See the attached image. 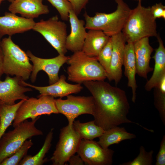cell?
I'll use <instances>...</instances> for the list:
<instances>
[{"label": "cell", "instance_id": "obj_24", "mask_svg": "<svg viewBox=\"0 0 165 165\" xmlns=\"http://www.w3.org/2000/svg\"><path fill=\"white\" fill-rule=\"evenodd\" d=\"M53 130V128H52L49 132L39 152L33 156L27 155L21 160L18 165H42L47 162V159L44 158L51 147Z\"/></svg>", "mask_w": 165, "mask_h": 165}, {"label": "cell", "instance_id": "obj_2", "mask_svg": "<svg viewBox=\"0 0 165 165\" xmlns=\"http://www.w3.org/2000/svg\"><path fill=\"white\" fill-rule=\"evenodd\" d=\"M156 20L153 17L150 6H143L141 1L131 9L121 32L126 42L134 43L145 37H156Z\"/></svg>", "mask_w": 165, "mask_h": 165}, {"label": "cell", "instance_id": "obj_15", "mask_svg": "<svg viewBox=\"0 0 165 165\" xmlns=\"http://www.w3.org/2000/svg\"><path fill=\"white\" fill-rule=\"evenodd\" d=\"M111 37L112 56L110 72L107 78L110 81L114 80L117 84L122 76V66L123 64L126 41L121 32Z\"/></svg>", "mask_w": 165, "mask_h": 165}, {"label": "cell", "instance_id": "obj_19", "mask_svg": "<svg viewBox=\"0 0 165 165\" xmlns=\"http://www.w3.org/2000/svg\"><path fill=\"white\" fill-rule=\"evenodd\" d=\"M43 0H15L11 2L8 9L11 13H19L22 17L32 19L49 13L48 6L42 3Z\"/></svg>", "mask_w": 165, "mask_h": 165}, {"label": "cell", "instance_id": "obj_10", "mask_svg": "<svg viewBox=\"0 0 165 165\" xmlns=\"http://www.w3.org/2000/svg\"><path fill=\"white\" fill-rule=\"evenodd\" d=\"M82 139L73 126L60 130L59 140L50 160L53 165H64L78 149Z\"/></svg>", "mask_w": 165, "mask_h": 165}, {"label": "cell", "instance_id": "obj_33", "mask_svg": "<svg viewBox=\"0 0 165 165\" xmlns=\"http://www.w3.org/2000/svg\"><path fill=\"white\" fill-rule=\"evenodd\" d=\"M156 165H165V135L160 142L159 151L156 156Z\"/></svg>", "mask_w": 165, "mask_h": 165}, {"label": "cell", "instance_id": "obj_18", "mask_svg": "<svg viewBox=\"0 0 165 165\" xmlns=\"http://www.w3.org/2000/svg\"><path fill=\"white\" fill-rule=\"evenodd\" d=\"M149 38H144L133 43L136 73L145 79L148 73L153 70L150 66V61L154 49L149 44Z\"/></svg>", "mask_w": 165, "mask_h": 165}, {"label": "cell", "instance_id": "obj_21", "mask_svg": "<svg viewBox=\"0 0 165 165\" xmlns=\"http://www.w3.org/2000/svg\"><path fill=\"white\" fill-rule=\"evenodd\" d=\"M123 65L124 74L128 80V86L132 90V101L135 103L137 86L135 79L136 67L133 43L127 42L125 45Z\"/></svg>", "mask_w": 165, "mask_h": 165}, {"label": "cell", "instance_id": "obj_6", "mask_svg": "<svg viewBox=\"0 0 165 165\" xmlns=\"http://www.w3.org/2000/svg\"><path fill=\"white\" fill-rule=\"evenodd\" d=\"M40 118L39 116L31 121L26 120L2 135L0 140V163L12 155L26 140L43 135V132L35 125Z\"/></svg>", "mask_w": 165, "mask_h": 165}, {"label": "cell", "instance_id": "obj_25", "mask_svg": "<svg viewBox=\"0 0 165 165\" xmlns=\"http://www.w3.org/2000/svg\"><path fill=\"white\" fill-rule=\"evenodd\" d=\"M25 100H21L13 105L0 103V140L7 128L13 122L16 112L20 106Z\"/></svg>", "mask_w": 165, "mask_h": 165}, {"label": "cell", "instance_id": "obj_23", "mask_svg": "<svg viewBox=\"0 0 165 165\" xmlns=\"http://www.w3.org/2000/svg\"><path fill=\"white\" fill-rule=\"evenodd\" d=\"M136 137L135 134L127 132L124 127L116 126L105 130L99 137L97 142L102 148H108L112 145L118 144L123 140Z\"/></svg>", "mask_w": 165, "mask_h": 165}, {"label": "cell", "instance_id": "obj_8", "mask_svg": "<svg viewBox=\"0 0 165 165\" xmlns=\"http://www.w3.org/2000/svg\"><path fill=\"white\" fill-rule=\"evenodd\" d=\"M38 97H31L24 101L16 112L13 121L14 127L29 118L33 120L42 115L59 113L54 97L47 95L41 96Z\"/></svg>", "mask_w": 165, "mask_h": 165}, {"label": "cell", "instance_id": "obj_14", "mask_svg": "<svg viewBox=\"0 0 165 165\" xmlns=\"http://www.w3.org/2000/svg\"><path fill=\"white\" fill-rule=\"evenodd\" d=\"M21 82L24 86L32 88L38 91L40 94L38 97L47 95L61 98L72 94L78 93L83 88L80 84H73L67 82L66 76L64 75H61L57 82L47 86H36L27 83L23 80H21Z\"/></svg>", "mask_w": 165, "mask_h": 165}, {"label": "cell", "instance_id": "obj_16", "mask_svg": "<svg viewBox=\"0 0 165 165\" xmlns=\"http://www.w3.org/2000/svg\"><path fill=\"white\" fill-rule=\"evenodd\" d=\"M35 22L33 19L19 16L11 12H6L0 16V36H9L33 29Z\"/></svg>", "mask_w": 165, "mask_h": 165}, {"label": "cell", "instance_id": "obj_9", "mask_svg": "<svg viewBox=\"0 0 165 165\" xmlns=\"http://www.w3.org/2000/svg\"><path fill=\"white\" fill-rule=\"evenodd\" d=\"M67 99L61 98L55 99L56 108L58 113L64 115L67 118L68 125L73 126L75 118L82 114H89L93 116L94 103L92 96H74L71 94Z\"/></svg>", "mask_w": 165, "mask_h": 165}, {"label": "cell", "instance_id": "obj_4", "mask_svg": "<svg viewBox=\"0 0 165 165\" xmlns=\"http://www.w3.org/2000/svg\"><path fill=\"white\" fill-rule=\"evenodd\" d=\"M117 4L115 11L110 13L97 12L93 16L85 12L83 16L86 29L102 31L112 36L122 31L131 9L124 0H114Z\"/></svg>", "mask_w": 165, "mask_h": 165}, {"label": "cell", "instance_id": "obj_36", "mask_svg": "<svg viewBox=\"0 0 165 165\" xmlns=\"http://www.w3.org/2000/svg\"><path fill=\"white\" fill-rule=\"evenodd\" d=\"M1 41H0V78L2 75L4 74L3 67V54L1 46Z\"/></svg>", "mask_w": 165, "mask_h": 165}, {"label": "cell", "instance_id": "obj_41", "mask_svg": "<svg viewBox=\"0 0 165 165\" xmlns=\"http://www.w3.org/2000/svg\"><path fill=\"white\" fill-rule=\"evenodd\" d=\"M2 1H4V0H2Z\"/></svg>", "mask_w": 165, "mask_h": 165}, {"label": "cell", "instance_id": "obj_40", "mask_svg": "<svg viewBox=\"0 0 165 165\" xmlns=\"http://www.w3.org/2000/svg\"><path fill=\"white\" fill-rule=\"evenodd\" d=\"M1 37L0 36V41H1Z\"/></svg>", "mask_w": 165, "mask_h": 165}, {"label": "cell", "instance_id": "obj_38", "mask_svg": "<svg viewBox=\"0 0 165 165\" xmlns=\"http://www.w3.org/2000/svg\"><path fill=\"white\" fill-rule=\"evenodd\" d=\"M132 0L134 1H137L138 2H139V1H142L143 0Z\"/></svg>", "mask_w": 165, "mask_h": 165}, {"label": "cell", "instance_id": "obj_30", "mask_svg": "<svg viewBox=\"0 0 165 165\" xmlns=\"http://www.w3.org/2000/svg\"><path fill=\"white\" fill-rule=\"evenodd\" d=\"M154 104L159 112L162 123L165 125V91H162L156 87H154Z\"/></svg>", "mask_w": 165, "mask_h": 165}, {"label": "cell", "instance_id": "obj_29", "mask_svg": "<svg viewBox=\"0 0 165 165\" xmlns=\"http://www.w3.org/2000/svg\"><path fill=\"white\" fill-rule=\"evenodd\" d=\"M154 151L151 150L147 152L144 147L141 146L138 156L132 161H130L121 164L122 165H151L153 162Z\"/></svg>", "mask_w": 165, "mask_h": 165}, {"label": "cell", "instance_id": "obj_28", "mask_svg": "<svg viewBox=\"0 0 165 165\" xmlns=\"http://www.w3.org/2000/svg\"><path fill=\"white\" fill-rule=\"evenodd\" d=\"M112 52V44L110 37L107 43L97 57L98 62L106 72L107 76L110 72Z\"/></svg>", "mask_w": 165, "mask_h": 165}, {"label": "cell", "instance_id": "obj_5", "mask_svg": "<svg viewBox=\"0 0 165 165\" xmlns=\"http://www.w3.org/2000/svg\"><path fill=\"white\" fill-rule=\"evenodd\" d=\"M3 54V71L8 75H15L25 81L29 79L33 66L27 54L12 41L11 36L1 42Z\"/></svg>", "mask_w": 165, "mask_h": 165}, {"label": "cell", "instance_id": "obj_13", "mask_svg": "<svg viewBox=\"0 0 165 165\" xmlns=\"http://www.w3.org/2000/svg\"><path fill=\"white\" fill-rule=\"evenodd\" d=\"M21 79L7 75L4 81L0 79V100L5 104L13 105L18 100H26L29 97L25 93L32 91L21 82Z\"/></svg>", "mask_w": 165, "mask_h": 165}, {"label": "cell", "instance_id": "obj_35", "mask_svg": "<svg viewBox=\"0 0 165 165\" xmlns=\"http://www.w3.org/2000/svg\"><path fill=\"white\" fill-rule=\"evenodd\" d=\"M70 165H83L84 163L78 154L74 155L71 156L68 161Z\"/></svg>", "mask_w": 165, "mask_h": 165}, {"label": "cell", "instance_id": "obj_17", "mask_svg": "<svg viewBox=\"0 0 165 165\" xmlns=\"http://www.w3.org/2000/svg\"><path fill=\"white\" fill-rule=\"evenodd\" d=\"M68 20L71 32L66 37V48L73 53L81 51L87 33L85 21L79 19L72 9L70 11Z\"/></svg>", "mask_w": 165, "mask_h": 165}, {"label": "cell", "instance_id": "obj_11", "mask_svg": "<svg viewBox=\"0 0 165 165\" xmlns=\"http://www.w3.org/2000/svg\"><path fill=\"white\" fill-rule=\"evenodd\" d=\"M114 151L102 148L93 140L82 139L77 152L86 164L111 165Z\"/></svg>", "mask_w": 165, "mask_h": 165}, {"label": "cell", "instance_id": "obj_22", "mask_svg": "<svg viewBox=\"0 0 165 165\" xmlns=\"http://www.w3.org/2000/svg\"><path fill=\"white\" fill-rule=\"evenodd\" d=\"M110 37L102 31L89 30L87 32L82 51L88 56L97 57Z\"/></svg>", "mask_w": 165, "mask_h": 165}, {"label": "cell", "instance_id": "obj_3", "mask_svg": "<svg viewBox=\"0 0 165 165\" xmlns=\"http://www.w3.org/2000/svg\"><path fill=\"white\" fill-rule=\"evenodd\" d=\"M66 63L68 79L82 84L90 81L104 80L107 77L105 71L98 62L97 57L86 55L83 51L74 52Z\"/></svg>", "mask_w": 165, "mask_h": 165}, {"label": "cell", "instance_id": "obj_7", "mask_svg": "<svg viewBox=\"0 0 165 165\" xmlns=\"http://www.w3.org/2000/svg\"><path fill=\"white\" fill-rule=\"evenodd\" d=\"M67 28L65 23L59 20L58 16L55 15L47 20L42 19L35 23L33 30L41 34L59 54L65 55L67 51Z\"/></svg>", "mask_w": 165, "mask_h": 165}, {"label": "cell", "instance_id": "obj_31", "mask_svg": "<svg viewBox=\"0 0 165 165\" xmlns=\"http://www.w3.org/2000/svg\"><path fill=\"white\" fill-rule=\"evenodd\" d=\"M46 0L56 9L62 20L66 21L68 20L69 12L72 8L68 0Z\"/></svg>", "mask_w": 165, "mask_h": 165}, {"label": "cell", "instance_id": "obj_12", "mask_svg": "<svg viewBox=\"0 0 165 165\" xmlns=\"http://www.w3.org/2000/svg\"><path fill=\"white\" fill-rule=\"evenodd\" d=\"M26 53L33 64L30 77L31 82H34L36 80L38 72L43 71L48 75L49 85L52 84L58 80L60 69L64 64L66 63L69 57V56L65 55L59 54L53 58L46 59L37 57L30 51H28Z\"/></svg>", "mask_w": 165, "mask_h": 165}, {"label": "cell", "instance_id": "obj_34", "mask_svg": "<svg viewBox=\"0 0 165 165\" xmlns=\"http://www.w3.org/2000/svg\"><path fill=\"white\" fill-rule=\"evenodd\" d=\"M72 5V9L78 16L85 9L90 0H68Z\"/></svg>", "mask_w": 165, "mask_h": 165}, {"label": "cell", "instance_id": "obj_1", "mask_svg": "<svg viewBox=\"0 0 165 165\" xmlns=\"http://www.w3.org/2000/svg\"><path fill=\"white\" fill-rule=\"evenodd\" d=\"M93 97L94 103L93 115L97 126L106 130L124 123H134L127 118L130 108L125 91L104 80L90 81L83 83Z\"/></svg>", "mask_w": 165, "mask_h": 165}, {"label": "cell", "instance_id": "obj_32", "mask_svg": "<svg viewBox=\"0 0 165 165\" xmlns=\"http://www.w3.org/2000/svg\"><path fill=\"white\" fill-rule=\"evenodd\" d=\"M152 14L155 19L162 18L165 19V6L161 3H156L150 6Z\"/></svg>", "mask_w": 165, "mask_h": 165}, {"label": "cell", "instance_id": "obj_26", "mask_svg": "<svg viewBox=\"0 0 165 165\" xmlns=\"http://www.w3.org/2000/svg\"><path fill=\"white\" fill-rule=\"evenodd\" d=\"M73 126L82 139L93 140L100 137L105 131L97 125L94 120L85 123H82L79 120L75 121Z\"/></svg>", "mask_w": 165, "mask_h": 165}, {"label": "cell", "instance_id": "obj_37", "mask_svg": "<svg viewBox=\"0 0 165 165\" xmlns=\"http://www.w3.org/2000/svg\"><path fill=\"white\" fill-rule=\"evenodd\" d=\"M9 2H12L15 0H8Z\"/></svg>", "mask_w": 165, "mask_h": 165}, {"label": "cell", "instance_id": "obj_39", "mask_svg": "<svg viewBox=\"0 0 165 165\" xmlns=\"http://www.w3.org/2000/svg\"><path fill=\"white\" fill-rule=\"evenodd\" d=\"M2 0H0V5L1 4V2H2Z\"/></svg>", "mask_w": 165, "mask_h": 165}, {"label": "cell", "instance_id": "obj_20", "mask_svg": "<svg viewBox=\"0 0 165 165\" xmlns=\"http://www.w3.org/2000/svg\"><path fill=\"white\" fill-rule=\"evenodd\" d=\"M156 38L159 46L156 49L152 57L155 63L153 72L145 86V90L148 91L154 88L162 77L165 75V48L162 39L158 34Z\"/></svg>", "mask_w": 165, "mask_h": 165}, {"label": "cell", "instance_id": "obj_42", "mask_svg": "<svg viewBox=\"0 0 165 165\" xmlns=\"http://www.w3.org/2000/svg\"><path fill=\"white\" fill-rule=\"evenodd\" d=\"M1 102V101L0 100V103Z\"/></svg>", "mask_w": 165, "mask_h": 165}, {"label": "cell", "instance_id": "obj_27", "mask_svg": "<svg viewBox=\"0 0 165 165\" xmlns=\"http://www.w3.org/2000/svg\"><path fill=\"white\" fill-rule=\"evenodd\" d=\"M31 139L26 140L22 146L12 155L0 163V165H18L23 158L27 155L28 150L33 145Z\"/></svg>", "mask_w": 165, "mask_h": 165}]
</instances>
